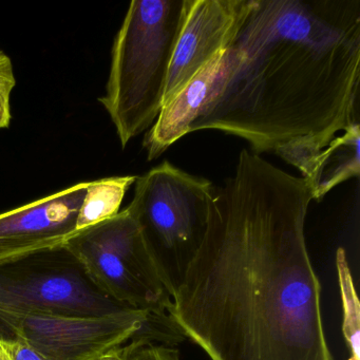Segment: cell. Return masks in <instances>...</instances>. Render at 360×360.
Returning a JSON list of instances; mask_svg holds the SVG:
<instances>
[{
  "label": "cell",
  "mask_w": 360,
  "mask_h": 360,
  "mask_svg": "<svg viewBox=\"0 0 360 360\" xmlns=\"http://www.w3.org/2000/svg\"><path fill=\"white\" fill-rule=\"evenodd\" d=\"M16 85L11 58L0 49V129L11 124V94Z\"/></svg>",
  "instance_id": "5bb4252c"
},
{
  "label": "cell",
  "mask_w": 360,
  "mask_h": 360,
  "mask_svg": "<svg viewBox=\"0 0 360 360\" xmlns=\"http://www.w3.org/2000/svg\"><path fill=\"white\" fill-rule=\"evenodd\" d=\"M89 182L0 214V265L64 245L77 221Z\"/></svg>",
  "instance_id": "9c48e42d"
},
{
  "label": "cell",
  "mask_w": 360,
  "mask_h": 360,
  "mask_svg": "<svg viewBox=\"0 0 360 360\" xmlns=\"http://www.w3.org/2000/svg\"><path fill=\"white\" fill-rule=\"evenodd\" d=\"M98 360H125V356H124L123 347H119V349H115V351L110 352L107 355L103 356L102 358Z\"/></svg>",
  "instance_id": "2e32d148"
},
{
  "label": "cell",
  "mask_w": 360,
  "mask_h": 360,
  "mask_svg": "<svg viewBox=\"0 0 360 360\" xmlns=\"http://www.w3.org/2000/svg\"><path fill=\"white\" fill-rule=\"evenodd\" d=\"M136 179V176H112L89 182L77 216V231L117 216L126 193Z\"/></svg>",
  "instance_id": "8fae6325"
},
{
  "label": "cell",
  "mask_w": 360,
  "mask_h": 360,
  "mask_svg": "<svg viewBox=\"0 0 360 360\" xmlns=\"http://www.w3.org/2000/svg\"><path fill=\"white\" fill-rule=\"evenodd\" d=\"M0 360H13L12 359L11 356H10V354L8 353L6 347H4L1 340H0Z\"/></svg>",
  "instance_id": "e0dca14e"
},
{
  "label": "cell",
  "mask_w": 360,
  "mask_h": 360,
  "mask_svg": "<svg viewBox=\"0 0 360 360\" xmlns=\"http://www.w3.org/2000/svg\"><path fill=\"white\" fill-rule=\"evenodd\" d=\"M0 340L13 360H46L34 347L18 337H0Z\"/></svg>",
  "instance_id": "9a60e30c"
},
{
  "label": "cell",
  "mask_w": 360,
  "mask_h": 360,
  "mask_svg": "<svg viewBox=\"0 0 360 360\" xmlns=\"http://www.w3.org/2000/svg\"><path fill=\"white\" fill-rule=\"evenodd\" d=\"M359 144L358 124L326 145L285 151L279 157L301 172L313 200L319 202L341 183L359 176Z\"/></svg>",
  "instance_id": "30bf717a"
},
{
  "label": "cell",
  "mask_w": 360,
  "mask_h": 360,
  "mask_svg": "<svg viewBox=\"0 0 360 360\" xmlns=\"http://www.w3.org/2000/svg\"><path fill=\"white\" fill-rule=\"evenodd\" d=\"M309 184L243 148L214 186L169 316L212 360H333L305 220Z\"/></svg>",
  "instance_id": "6da1fadb"
},
{
  "label": "cell",
  "mask_w": 360,
  "mask_h": 360,
  "mask_svg": "<svg viewBox=\"0 0 360 360\" xmlns=\"http://www.w3.org/2000/svg\"><path fill=\"white\" fill-rule=\"evenodd\" d=\"M64 245L109 298L138 311L169 315L172 295L126 208L73 233Z\"/></svg>",
  "instance_id": "8992f818"
},
{
  "label": "cell",
  "mask_w": 360,
  "mask_h": 360,
  "mask_svg": "<svg viewBox=\"0 0 360 360\" xmlns=\"http://www.w3.org/2000/svg\"><path fill=\"white\" fill-rule=\"evenodd\" d=\"M337 274L342 301V333L349 349V360H360V307L355 284L343 248L336 254Z\"/></svg>",
  "instance_id": "7c38bea8"
},
{
  "label": "cell",
  "mask_w": 360,
  "mask_h": 360,
  "mask_svg": "<svg viewBox=\"0 0 360 360\" xmlns=\"http://www.w3.org/2000/svg\"><path fill=\"white\" fill-rule=\"evenodd\" d=\"M360 0H254L189 134L252 153L324 145L359 124Z\"/></svg>",
  "instance_id": "7a4b0ae2"
},
{
  "label": "cell",
  "mask_w": 360,
  "mask_h": 360,
  "mask_svg": "<svg viewBox=\"0 0 360 360\" xmlns=\"http://www.w3.org/2000/svg\"><path fill=\"white\" fill-rule=\"evenodd\" d=\"M187 0H134L115 35L106 94L98 98L122 148L146 131L163 108Z\"/></svg>",
  "instance_id": "3957f363"
},
{
  "label": "cell",
  "mask_w": 360,
  "mask_h": 360,
  "mask_svg": "<svg viewBox=\"0 0 360 360\" xmlns=\"http://www.w3.org/2000/svg\"><path fill=\"white\" fill-rule=\"evenodd\" d=\"M134 309L101 292L65 245L0 265V315L102 316Z\"/></svg>",
  "instance_id": "52a82bcc"
},
{
  "label": "cell",
  "mask_w": 360,
  "mask_h": 360,
  "mask_svg": "<svg viewBox=\"0 0 360 360\" xmlns=\"http://www.w3.org/2000/svg\"><path fill=\"white\" fill-rule=\"evenodd\" d=\"M125 360H181L180 352L174 345L150 341H130L123 347Z\"/></svg>",
  "instance_id": "4fadbf2b"
},
{
  "label": "cell",
  "mask_w": 360,
  "mask_h": 360,
  "mask_svg": "<svg viewBox=\"0 0 360 360\" xmlns=\"http://www.w3.org/2000/svg\"><path fill=\"white\" fill-rule=\"evenodd\" d=\"M214 185L169 161L138 176L126 210L134 218L170 295L205 235Z\"/></svg>",
  "instance_id": "277c9868"
},
{
  "label": "cell",
  "mask_w": 360,
  "mask_h": 360,
  "mask_svg": "<svg viewBox=\"0 0 360 360\" xmlns=\"http://www.w3.org/2000/svg\"><path fill=\"white\" fill-rule=\"evenodd\" d=\"M254 0H187L186 13L174 47L164 105L217 54L226 50L241 29Z\"/></svg>",
  "instance_id": "ba28073f"
},
{
  "label": "cell",
  "mask_w": 360,
  "mask_h": 360,
  "mask_svg": "<svg viewBox=\"0 0 360 360\" xmlns=\"http://www.w3.org/2000/svg\"><path fill=\"white\" fill-rule=\"evenodd\" d=\"M0 337H18L46 360H98L134 340L186 339L169 315L127 309L102 316L0 315Z\"/></svg>",
  "instance_id": "5b68a950"
}]
</instances>
